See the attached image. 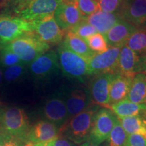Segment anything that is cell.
Here are the masks:
<instances>
[{
    "label": "cell",
    "instance_id": "6da1fadb",
    "mask_svg": "<svg viewBox=\"0 0 146 146\" xmlns=\"http://www.w3.org/2000/svg\"><path fill=\"white\" fill-rule=\"evenodd\" d=\"M99 110V106L91 104L73 117L69 118L62 127L59 133L68 139L74 144H82L87 142L92 127L94 115Z\"/></svg>",
    "mask_w": 146,
    "mask_h": 146
},
{
    "label": "cell",
    "instance_id": "7a4b0ae2",
    "mask_svg": "<svg viewBox=\"0 0 146 146\" xmlns=\"http://www.w3.org/2000/svg\"><path fill=\"white\" fill-rule=\"evenodd\" d=\"M3 47L13 52L22 62L29 65L48 52L50 45L42 41L34 32H30Z\"/></svg>",
    "mask_w": 146,
    "mask_h": 146
},
{
    "label": "cell",
    "instance_id": "3957f363",
    "mask_svg": "<svg viewBox=\"0 0 146 146\" xmlns=\"http://www.w3.org/2000/svg\"><path fill=\"white\" fill-rule=\"evenodd\" d=\"M30 126L28 116L19 107H8L3 109L0 120V133L25 142Z\"/></svg>",
    "mask_w": 146,
    "mask_h": 146
},
{
    "label": "cell",
    "instance_id": "277c9868",
    "mask_svg": "<svg viewBox=\"0 0 146 146\" xmlns=\"http://www.w3.org/2000/svg\"><path fill=\"white\" fill-rule=\"evenodd\" d=\"M57 55L60 68L64 75L70 78L83 82L89 76L88 62L60 44Z\"/></svg>",
    "mask_w": 146,
    "mask_h": 146
},
{
    "label": "cell",
    "instance_id": "5b68a950",
    "mask_svg": "<svg viewBox=\"0 0 146 146\" xmlns=\"http://www.w3.org/2000/svg\"><path fill=\"white\" fill-rule=\"evenodd\" d=\"M33 32L31 22L19 16L0 15V46L3 47L28 33Z\"/></svg>",
    "mask_w": 146,
    "mask_h": 146
},
{
    "label": "cell",
    "instance_id": "8992f818",
    "mask_svg": "<svg viewBox=\"0 0 146 146\" xmlns=\"http://www.w3.org/2000/svg\"><path fill=\"white\" fill-rule=\"evenodd\" d=\"M117 117L106 108L99 109L94 115L92 127L87 141L100 145L106 141L114 127Z\"/></svg>",
    "mask_w": 146,
    "mask_h": 146
},
{
    "label": "cell",
    "instance_id": "52a82bcc",
    "mask_svg": "<svg viewBox=\"0 0 146 146\" xmlns=\"http://www.w3.org/2000/svg\"><path fill=\"white\" fill-rule=\"evenodd\" d=\"M122 47H109L106 52L94 55L88 61L89 76L118 72V57Z\"/></svg>",
    "mask_w": 146,
    "mask_h": 146
},
{
    "label": "cell",
    "instance_id": "ba28073f",
    "mask_svg": "<svg viewBox=\"0 0 146 146\" xmlns=\"http://www.w3.org/2000/svg\"><path fill=\"white\" fill-rule=\"evenodd\" d=\"M42 113L45 120L58 128L62 127L68 120L64 94L56 93L49 98L43 105Z\"/></svg>",
    "mask_w": 146,
    "mask_h": 146
},
{
    "label": "cell",
    "instance_id": "9c48e42d",
    "mask_svg": "<svg viewBox=\"0 0 146 146\" xmlns=\"http://www.w3.org/2000/svg\"><path fill=\"white\" fill-rule=\"evenodd\" d=\"M62 0H31L17 14L18 16L29 22L54 16Z\"/></svg>",
    "mask_w": 146,
    "mask_h": 146
},
{
    "label": "cell",
    "instance_id": "30bf717a",
    "mask_svg": "<svg viewBox=\"0 0 146 146\" xmlns=\"http://www.w3.org/2000/svg\"><path fill=\"white\" fill-rule=\"evenodd\" d=\"M29 65L31 75L38 80L50 78L58 74L60 69L57 52L55 51L45 52Z\"/></svg>",
    "mask_w": 146,
    "mask_h": 146
},
{
    "label": "cell",
    "instance_id": "8fae6325",
    "mask_svg": "<svg viewBox=\"0 0 146 146\" xmlns=\"http://www.w3.org/2000/svg\"><path fill=\"white\" fill-rule=\"evenodd\" d=\"M33 32L49 45L59 44L64 37L63 31L55 21L54 16L31 22Z\"/></svg>",
    "mask_w": 146,
    "mask_h": 146
},
{
    "label": "cell",
    "instance_id": "7c38bea8",
    "mask_svg": "<svg viewBox=\"0 0 146 146\" xmlns=\"http://www.w3.org/2000/svg\"><path fill=\"white\" fill-rule=\"evenodd\" d=\"M55 21L63 31H70L80 22L85 20L72 1L62 0L54 14Z\"/></svg>",
    "mask_w": 146,
    "mask_h": 146
},
{
    "label": "cell",
    "instance_id": "4fadbf2b",
    "mask_svg": "<svg viewBox=\"0 0 146 146\" xmlns=\"http://www.w3.org/2000/svg\"><path fill=\"white\" fill-rule=\"evenodd\" d=\"M118 13L137 28L146 27V0H124Z\"/></svg>",
    "mask_w": 146,
    "mask_h": 146
},
{
    "label": "cell",
    "instance_id": "5bb4252c",
    "mask_svg": "<svg viewBox=\"0 0 146 146\" xmlns=\"http://www.w3.org/2000/svg\"><path fill=\"white\" fill-rule=\"evenodd\" d=\"M115 74H96L93 78L90 84V97L95 104L109 108L110 89Z\"/></svg>",
    "mask_w": 146,
    "mask_h": 146
},
{
    "label": "cell",
    "instance_id": "9a60e30c",
    "mask_svg": "<svg viewBox=\"0 0 146 146\" xmlns=\"http://www.w3.org/2000/svg\"><path fill=\"white\" fill-rule=\"evenodd\" d=\"M59 135V128L51 122L42 120L29 128L25 142L26 145L43 143L54 140Z\"/></svg>",
    "mask_w": 146,
    "mask_h": 146
},
{
    "label": "cell",
    "instance_id": "2e32d148",
    "mask_svg": "<svg viewBox=\"0 0 146 146\" xmlns=\"http://www.w3.org/2000/svg\"><path fill=\"white\" fill-rule=\"evenodd\" d=\"M146 58L139 56L131 49L123 45L118 57V72L133 77L139 72H143Z\"/></svg>",
    "mask_w": 146,
    "mask_h": 146
},
{
    "label": "cell",
    "instance_id": "e0dca14e",
    "mask_svg": "<svg viewBox=\"0 0 146 146\" xmlns=\"http://www.w3.org/2000/svg\"><path fill=\"white\" fill-rule=\"evenodd\" d=\"M64 94L68 110V119L85 110L91 105L90 95L82 88L72 89L67 94Z\"/></svg>",
    "mask_w": 146,
    "mask_h": 146
},
{
    "label": "cell",
    "instance_id": "ac0fdd59",
    "mask_svg": "<svg viewBox=\"0 0 146 146\" xmlns=\"http://www.w3.org/2000/svg\"><path fill=\"white\" fill-rule=\"evenodd\" d=\"M136 29L137 27L121 19L104 36L108 47H123Z\"/></svg>",
    "mask_w": 146,
    "mask_h": 146
},
{
    "label": "cell",
    "instance_id": "d6986e66",
    "mask_svg": "<svg viewBox=\"0 0 146 146\" xmlns=\"http://www.w3.org/2000/svg\"><path fill=\"white\" fill-rule=\"evenodd\" d=\"M121 19L118 12L110 13L99 10L87 17L85 21L91 24L97 32L104 35Z\"/></svg>",
    "mask_w": 146,
    "mask_h": 146
},
{
    "label": "cell",
    "instance_id": "ffe728a7",
    "mask_svg": "<svg viewBox=\"0 0 146 146\" xmlns=\"http://www.w3.org/2000/svg\"><path fill=\"white\" fill-rule=\"evenodd\" d=\"M132 76L116 73L111 82L110 89V106L127 99L133 81Z\"/></svg>",
    "mask_w": 146,
    "mask_h": 146
},
{
    "label": "cell",
    "instance_id": "44dd1931",
    "mask_svg": "<svg viewBox=\"0 0 146 146\" xmlns=\"http://www.w3.org/2000/svg\"><path fill=\"white\" fill-rule=\"evenodd\" d=\"M61 44L71 52L86 60L87 62L96 55L89 49L86 42L70 31H68L65 35Z\"/></svg>",
    "mask_w": 146,
    "mask_h": 146
},
{
    "label": "cell",
    "instance_id": "7402d4cb",
    "mask_svg": "<svg viewBox=\"0 0 146 146\" xmlns=\"http://www.w3.org/2000/svg\"><path fill=\"white\" fill-rule=\"evenodd\" d=\"M109 108H110V110L116 115V117L119 118L137 116L146 113V105L145 104L133 103L127 99L111 104Z\"/></svg>",
    "mask_w": 146,
    "mask_h": 146
},
{
    "label": "cell",
    "instance_id": "603a6c76",
    "mask_svg": "<svg viewBox=\"0 0 146 146\" xmlns=\"http://www.w3.org/2000/svg\"><path fill=\"white\" fill-rule=\"evenodd\" d=\"M118 118L127 135H139L146 139V113Z\"/></svg>",
    "mask_w": 146,
    "mask_h": 146
},
{
    "label": "cell",
    "instance_id": "cb8c5ba5",
    "mask_svg": "<svg viewBox=\"0 0 146 146\" xmlns=\"http://www.w3.org/2000/svg\"><path fill=\"white\" fill-rule=\"evenodd\" d=\"M146 95V73L139 72L133 76L127 100L136 104H144Z\"/></svg>",
    "mask_w": 146,
    "mask_h": 146
},
{
    "label": "cell",
    "instance_id": "d4e9b609",
    "mask_svg": "<svg viewBox=\"0 0 146 146\" xmlns=\"http://www.w3.org/2000/svg\"><path fill=\"white\" fill-rule=\"evenodd\" d=\"M125 45L140 57L146 58V27L137 28Z\"/></svg>",
    "mask_w": 146,
    "mask_h": 146
},
{
    "label": "cell",
    "instance_id": "484cf974",
    "mask_svg": "<svg viewBox=\"0 0 146 146\" xmlns=\"http://www.w3.org/2000/svg\"><path fill=\"white\" fill-rule=\"evenodd\" d=\"M127 137V133L124 130L117 117L112 132L106 139V146H125Z\"/></svg>",
    "mask_w": 146,
    "mask_h": 146
},
{
    "label": "cell",
    "instance_id": "4316f807",
    "mask_svg": "<svg viewBox=\"0 0 146 146\" xmlns=\"http://www.w3.org/2000/svg\"><path fill=\"white\" fill-rule=\"evenodd\" d=\"M27 66L24 63L8 67L3 71V79L8 83L16 82L25 75L27 70Z\"/></svg>",
    "mask_w": 146,
    "mask_h": 146
},
{
    "label": "cell",
    "instance_id": "83f0119b",
    "mask_svg": "<svg viewBox=\"0 0 146 146\" xmlns=\"http://www.w3.org/2000/svg\"><path fill=\"white\" fill-rule=\"evenodd\" d=\"M89 49L96 54H101L108 49V45L103 35L97 33L85 41Z\"/></svg>",
    "mask_w": 146,
    "mask_h": 146
},
{
    "label": "cell",
    "instance_id": "f1b7e54d",
    "mask_svg": "<svg viewBox=\"0 0 146 146\" xmlns=\"http://www.w3.org/2000/svg\"><path fill=\"white\" fill-rule=\"evenodd\" d=\"M68 31L72 32L84 41L98 33L96 29L85 20L80 22Z\"/></svg>",
    "mask_w": 146,
    "mask_h": 146
},
{
    "label": "cell",
    "instance_id": "f546056e",
    "mask_svg": "<svg viewBox=\"0 0 146 146\" xmlns=\"http://www.w3.org/2000/svg\"><path fill=\"white\" fill-rule=\"evenodd\" d=\"M72 1L84 17L89 16L100 10L99 5L96 0H68Z\"/></svg>",
    "mask_w": 146,
    "mask_h": 146
},
{
    "label": "cell",
    "instance_id": "4dcf8cb0",
    "mask_svg": "<svg viewBox=\"0 0 146 146\" xmlns=\"http://www.w3.org/2000/svg\"><path fill=\"white\" fill-rule=\"evenodd\" d=\"M20 63L23 62L17 55L4 47H1L0 50V65L2 68H6Z\"/></svg>",
    "mask_w": 146,
    "mask_h": 146
},
{
    "label": "cell",
    "instance_id": "1f68e13d",
    "mask_svg": "<svg viewBox=\"0 0 146 146\" xmlns=\"http://www.w3.org/2000/svg\"><path fill=\"white\" fill-rule=\"evenodd\" d=\"M100 10L116 13L120 10L124 0H96Z\"/></svg>",
    "mask_w": 146,
    "mask_h": 146
},
{
    "label": "cell",
    "instance_id": "d6a6232c",
    "mask_svg": "<svg viewBox=\"0 0 146 146\" xmlns=\"http://www.w3.org/2000/svg\"><path fill=\"white\" fill-rule=\"evenodd\" d=\"M125 146H146V139L139 135H128Z\"/></svg>",
    "mask_w": 146,
    "mask_h": 146
},
{
    "label": "cell",
    "instance_id": "836d02e7",
    "mask_svg": "<svg viewBox=\"0 0 146 146\" xmlns=\"http://www.w3.org/2000/svg\"><path fill=\"white\" fill-rule=\"evenodd\" d=\"M6 2L11 7L13 8V10L16 14H18L20 11L23 10L31 0H5Z\"/></svg>",
    "mask_w": 146,
    "mask_h": 146
},
{
    "label": "cell",
    "instance_id": "e575fe53",
    "mask_svg": "<svg viewBox=\"0 0 146 146\" xmlns=\"http://www.w3.org/2000/svg\"><path fill=\"white\" fill-rule=\"evenodd\" d=\"M3 135V134H2ZM1 146H26L24 141L19 139L3 135V143Z\"/></svg>",
    "mask_w": 146,
    "mask_h": 146
},
{
    "label": "cell",
    "instance_id": "d590c367",
    "mask_svg": "<svg viewBox=\"0 0 146 146\" xmlns=\"http://www.w3.org/2000/svg\"><path fill=\"white\" fill-rule=\"evenodd\" d=\"M74 143L65 137H59L54 139V146H74Z\"/></svg>",
    "mask_w": 146,
    "mask_h": 146
},
{
    "label": "cell",
    "instance_id": "8d00e7d4",
    "mask_svg": "<svg viewBox=\"0 0 146 146\" xmlns=\"http://www.w3.org/2000/svg\"><path fill=\"white\" fill-rule=\"evenodd\" d=\"M54 140H52V141L43 142V143L31 144V145H26V146H54Z\"/></svg>",
    "mask_w": 146,
    "mask_h": 146
},
{
    "label": "cell",
    "instance_id": "74e56055",
    "mask_svg": "<svg viewBox=\"0 0 146 146\" xmlns=\"http://www.w3.org/2000/svg\"><path fill=\"white\" fill-rule=\"evenodd\" d=\"M3 81V72L2 70V67H1V65H0V86L2 85Z\"/></svg>",
    "mask_w": 146,
    "mask_h": 146
},
{
    "label": "cell",
    "instance_id": "f35d334b",
    "mask_svg": "<svg viewBox=\"0 0 146 146\" xmlns=\"http://www.w3.org/2000/svg\"><path fill=\"white\" fill-rule=\"evenodd\" d=\"M80 146H100L99 145H96V144H94V143H91L90 142L87 141L85 142V143H82Z\"/></svg>",
    "mask_w": 146,
    "mask_h": 146
},
{
    "label": "cell",
    "instance_id": "ab89813d",
    "mask_svg": "<svg viewBox=\"0 0 146 146\" xmlns=\"http://www.w3.org/2000/svg\"><path fill=\"white\" fill-rule=\"evenodd\" d=\"M3 143V135L0 133V146H1Z\"/></svg>",
    "mask_w": 146,
    "mask_h": 146
},
{
    "label": "cell",
    "instance_id": "60d3db41",
    "mask_svg": "<svg viewBox=\"0 0 146 146\" xmlns=\"http://www.w3.org/2000/svg\"><path fill=\"white\" fill-rule=\"evenodd\" d=\"M143 72L146 73V59H145V64H144V70H143Z\"/></svg>",
    "mask_w": 146,
    "mask_h": 146
},
{
    "label": "cell",
    "instance_id": "b9f144b4",
    "mask_svg": "<svg viewBox=\"0 0 146 146\" xmlns=\"http://www.w3.org/2000/svg\"><path fill=\"white\" fill-rule=\"evenodd\" d=\"M2 111H3V110H1V108H0V120H1V114H2Z\"/></svg>",
    "mask_w": 146,
    "mask_h": 146
},
{
    "label": "cell",
    "instance_id": "7bdbcfd3",
    "mask_svg": "<svg viewBox=\"0 0 146 146\" xmlns=\"http://www.w3.org/2000/svg\"><path fill=\"white\" fill-rule=\"evenodd\" d=\"M144 104L146 105V95H145V101H144Z\"/></svg>",
    "mask_w": 146,
    "mask_h": 146
},
{
    "label": "cell",
    "instance_id": "ee69618b",
    "mask_svg": "<svg viewBox=\"0 0 146 146\" xmlns=\"http://www.w3.org/2000/svg\"><path fill=\"white\" fill-rule=\"evenodd\" d=\"M1 47H1V46H0V50H1Z\"/></svg>",
    "mask_w": 146,
    "mask_h": 146
}]
</instances>
